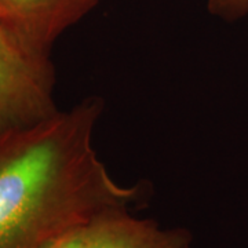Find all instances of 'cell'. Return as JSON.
Instances as JSON below:
<instances>
[{"instance_id": "6da1fadb", "label": "cell", "mask_w": 248, "mask_h": 248, "mask_svg": "<svg viewBox=\"0 0 248 248\" xmlns=\"http://www.w3.org/2000/svg\"><path fill=\"white\" fill-rule=\"evenodd\" d=\"M102 112L104 101L87 97L0 133V248H42L105 211L145 205L148 185L119 182L98 156Z\"/></svg>"}, {"instance_id": "7a4b0ae2", "label": "cell", "mask_w": 248, "mask_h": 248, "mask_svg": "<svg viewBox=\"0 0 248 248\" xmlns=\"http://www.w3.org/2000/svg\"><path fill=\"white\" fill-rule=\"evenodd\" d=\"M55 83L50 53L31 47L0 25V133L58 112Z\"/></svg>"}, {"instance_id": "3957f363", "label": "cell", "mask_w": 248, "mask_h": 248, "mask_svg": "<svg viewBox=\"0 0 248 248\" xmlns=\"http://www.w3.org/2000/svg\"><path fill=\"white\" fill-rule=\"evenodd\" d=\"M101 0H0V25L33 48L51 53L68 29Z\"/></svg>"}, {"instance_id": "277c9868", "label": "cell", "mask_w": 248, "mask_h": 248, "mask_svg": "<svg viewBox=\"0 0 248 248\" xmlns=\"http://www.w3.org/2000/svg\"><path fill=\"white\" fill-rule=\"evenodd\" d=\"M91 248H190L192 232L186 228H163L140 218L130 208H115L89 222Z\"/></svg>"}, {"instance_id": "5b68a950", "label": "cell", "mask_w": 248, "mask_h": 248, "mask_svg": "<svg viewBox=\"0 0 248 248\" xmlns=\"http://www.w3.org/2000/svg\"><path fill=\"white\" fill-rule=\"evenodd\" d=\"M207 10L225 22H236L248 16V0H207Z\"/></svg>"}, {"instance_id": "8992f818", "label": "cell", "mask_w": 248, "mask_h": 248, "mask_svg": "<svg viewBox=\"0 0 248 248\" xmlns=\"http://www.w3.org/2000/svg\"><path fill=\"white\" fill-rule=\"evenodd\" d=\"M42 248H91L89 237V222L63 232L55 239L50 240Z\"/></svg>"}]
</instances>
